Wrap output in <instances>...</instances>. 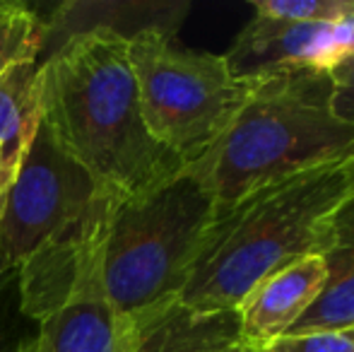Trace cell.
<instances>
[{
    "mask_svg": "<svg viewBox=\"0 0 354 352\" xmlns=\"http://www.w3.org/2000/svg\"><path fill=\"white\" fill-rule=\"evenodd\" d=\"M326 263L328 280L321 295L287 335L354 328V249H330L326 254Z\"/></svg>",
    "mask_w": 354,
    "mask_h": 352,
    "instance_id": "13",
    "label": "cell"
},
{
    "mask_svg": "<svg viewBox=\"0 0 354 352\" xmlns=\"http://www.w3.org/2000/svg\"><path fill=\"white\" fill-rule=\"evenodd\" d=\"M354 193V155L289 176L217 210L178 304L198 314L236 311L270 272L330 251V222Z\"/></svg>",
    "mask_w": 354,
    "mask_h": 352,
    "instance_id": "3",
    "label": "cell"
},
{
    "mask_svg": "<svg viewBox=\"0 0 354 352\" xmlns=\"http://www.w3.org/2000/svg\"><path fill=\"white\" fill-rule=\"evenodd\" d=\"M41 15L17 0H0V73L39 58Z\"/></svg>",
    "mask_w": 354,
    "mask_h": 352,
    "instance_id": "14",
    "label": "cell"
},
{
    "mask_svg": "<svg viewBox=\"0 0 354 352\" xmlns=\"http://www.w3.org/2000/svg\"><path fill=\"white\" fill-rule=\"evenodd\" d=\"M330 249H354V193L330 222Z\"/></svg>",
    "mask_w": 354,
    "mask_h": 352,
    "instance_id": "19",
    "label": "cell"
},
{
    "mask_svg": "<svg viewBox=\"0 0 354 352\" xmlns=\"http://www.w3.org/2000/svg\"><path fill=\"white\" fill-rule=\"evenodd\" d=\"M256 15L280 22H337L354 12V0H253Z\"/></svg>",
    "mask_w": 354,
    "mask_h": 352,
    "instance_id": "16",
    "label": "cell"
},
{
    "mask_svg": "<svg viewBox=\"0 0 354 352\" xmlns=\"http://www.w3.org/2000/svg\"><path fill=\"white\" fill-rule=\"evenodd\" d=\"M354 155V126L333 113V80L323 71L258 77L248 102L203 160L188 165L227 210L289 176Z\"/></svg>",
    "mask_w": 354,
    "mask_h": 352,
    "instance_id": "4",
    "label": "cell"
},
{
    "mask_svg": "<svg viewBox=\"0 0 354 352\" xmlns=\"http://www.w3.org/2000/svg\"><path fill=\"white\" fill-rule=\"evenodd\" d=\"M128 61L145 126L186 167L212 150L256 87L234 77L224 56L183 48L154 29L128 39Z\"/></svg>",
    "mask_w": 354,
    "mask_h": 352,
    "instance_id": "6",
    "label": "cell"
},
{
    "mask_svg": "<svg viewBox=\"0 0 354 352\" xmlns=\"http://www.w3.org/2000/svg\"><path fill=\"white\" fill-rule=\"evenodd\" d=\"M328 280L323 254H308L263 277L239 304V340L246 352H261L289 333Z\"/></svg>",
    "mask_w": 354,
    "mask_h": 352,
    "instance_id": "9",
    "label": "cell"
},
{
    "mask_svg": "<svg viewBox=\"0 0 354 352\" xmlns=\"http://www.w3.org/2000/svg\"><path fill=\"white\" fill-rule=\"evenodd\" d=\"M217 215L210 188L193 167L116 201L99 263V285L123 319L176 304Z\"/></svg>",
    "mask_w": 354,
    "mask_h": 352,
    "instance_id": "5",
    "label": "cell"
},
{
    "mask_svg": "<svg viewBox=\"0 0 354 352\" xmlns=\"http://www.w3.org/2000/svg\"><path fill=\"white\" fill-rule=\"evenodd\" d=\"M239 80H258L287 71L330 73L354 58V12L337 22L297 24L256 17L224 53Z\"/></svg>",
    "mask_w": 354,
    "mask_h": 352,
    "instance_id": "7",
    "label": "cell"
},
{
    "mask_svg": "<svg viewBox=\"0 0 354 352\" xmlns=\"http://www.w3.org/2000/svg\"><path fill=\"white\" fill-rule=\"evenodd\" d=\"M131 324L128 352H227L241 348L236 311L198 314L176 302Z\"/></svg>",
    "mask_w": 354,
    "mask_h": 352,
    "instance_id": "11",
    "label": "cell"
},
{
    "mask_svg": "<svg viewBox=\"0 0 354 352\" xmlns=\"http://www.w3.org/2000/svg\"><path fill=\"white\" fill-rule=\"evenodd\" d=\"M188 10V0H68L41 17L37 63L41 66L63 44L92 32H111L126 41L149 29L176 37Z\"/></svg>",
    "mask_w": 354,
    "mask_h": 352,
    "instance_id": "8",
    "label": "cell"
},
{
    "mask_svg": "<svg viewBox=\"0 0 354 352\" xmlns=\"http://www.w3.org/2000/svg\"><path fill=\"white\" fill-rule=\"evenodd\" d=\"M41 123L104 188L136 196L186 169L147 131L128 41L92 32L41 63Z\"/></svg>",
    "mask_w": 354,
    "mask_h": 352,
    "instance_id": "2",
    "label": "cell"
},
{
    "mask_svg": "<svg viewBox=\"0 0 354 352\" xmlns=\"http://www.w3.org/2000/svg\"><path fill=\"white\" fill-rule=\"evenodd\" d=\"M347 333H350V335H352V338H354V328H350V331H347Z\"/></svg>",
    "mask_w": 354,
    "mask_h": 352,
    "instance_id": "22",
    "label": "cell"
},
{
    "mask_svg": "<svg viewBox=\"0 0 354 352\" xmlns=\"http://www.w3.org/2000/svg\"><path fill=\"white\" fill-rule=\"evenodd\" d=\"M41 123V66L15 63L0 73V169L12 181Z\"/></svg>",
    "mask_w": 354,
    "mask_h": 352,
    "instance_id": "12",
    "label": "cell"
},
{
    "mask_svg": "<svg viewBox=\"0 0 354 352\" xmlns=\"http://www.w3.org/2000/svg\"><path fill=\"white\" fill-rule=\"evenodd\" d=\"M261 352H354V338L347 331L282 335Z\"/></svg>",
    "mask_w": 354,
    "mask_h": 352,
    "instance_id": "17",
    "label": "cell"
},
{
    "mask_svg": "<svg viewBox=\"0 0 354 352\" xmlns=\"http://www.w3.org/2000/svg\"><path fill=\"white\" fill-rule=\"evenodd\" d=\"M333 80V113L354 126V58L330 71Z\"/></svg>",
    "mask_w": 354,
    "mask_h": 352,
    "instance_id": "18",
    "label": "cell"
},
{
    "mask_svg": "<svg viewBox=\"0 0 354 352\" xmlns=\"http://www.w3.org/2000/svg\"><path fill=\"white\" fill-rule=\"evenodd\" d=\"M118 198L39 123L0 217V259L17 272L24 314L34 324L99 282L104 237Z\"/></svg>",
    "mask_w": 354,
    "mask_h": 352,
    "instance_id": "1",
    "label": "cell"
},
{
    "mask_svg": "<svg viewBox=\"0 0 354 352\" xmlns=\"http://www.w3.org/2000/svg\"><path fill=\"white\" fill-rule=\"evenodd\" d=\"M227 352H246L243 348H234V350H227Z\"/></svg>",
    "mask_w": 354,
    "mask_h": 352,
    "instance_id": "21",
    "label": "cell"
},
{
    "mask_svg": "<svg viewBox=\"0 0 354 352\" xmlns=\"http://www.w3.org/2000/svg\"><path fill=\"white\" fill-rule=\"evenodd\" d=\"M37 324L24 314L17 272L0 259V352H24Z\"/></svg>",
    "mask_w": 354,
    "mask_h": 352,
    "instance_id": "15",
    "label": "cell"
},
{
    "mask_svg": "<svg viewBox=\"0 0 354 352\" xmlns=\"http://www.w3.org/2000/svg\"><path fill=\"white\" fill-rule=\"evenodd\" d=\"M131 335L133 324L111 309L94 282L39 321L24 352H128Z\"/></svg>",
    "mask_w": 354,
    "mask_h": 352,
    "instance_id": "10",
    "label": "cell"
},
{
    "mask_svg": "<svg viewBox=\"0 0 354 352\" xmlns=\"http://www.w3.org/2000/svg\"><path fill=\"white\" fill-rule=\"evenodd\" d=\"M10 178L5 176V172L0 169V217H3V207H5V198H8V188H10Z\"/></svg>",
    "mask_w": 354,
    "mask_h": 352,
    "instance_id": "20",
    "label": "cell"
}]
</instances>
